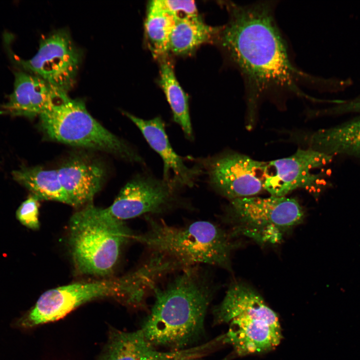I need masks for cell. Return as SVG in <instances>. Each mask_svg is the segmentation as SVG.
Returning <instances> with one entry per match:
<instances>
[{
	"instance_id": "obj_1",
	"label": "cell",
	"mask_w": 360,
	"mask_h": 360,
	"mask_svg": "<svg viewBox=\"0 0 360 360\" xmlns=\"http://www.w3.org/2000/svg\"><path fill=\"white\" fill-rule=\"evenodd\" d=\"M275 5L272 2L227 4L228 20L220 28L217 38L229 62L243 78L252 122L263 99L304 96V84H324L323 80L308 76L292 62L274 18Z\"/></svg>"
},
{
	"instance_id": "obj_2",
	"label": "cell",
	"mask_w": 360,
	"mask_h": 360,
	"mask_svg": "<svg viewBox=\"0 0 360 360\" xmlns=\"http://www.w3.org/2000/svg\"><path fill=\"white\" fill-rule=\"evenodd\" d=\"M211 273L200 265L177 272L154 290V301L142 328L154 346L183 350L200 336L216 290Z\"/></svg>"
},
{
	"instance_id": "obj_3",
	"label": "cell",
	"mask_w": 360,
	"mask_h": 360,
	"mask_svg": "<svg viewBox=\"0 0 360 360\" xmlns=\"http://www.w3.org/2000/svg\"><path fill=\"white\" fill-rule=\"evenodd\" d=\"M146 220L147 230L134 238L150 252L174 258L186 268L205 264L231 271L232 252L236 244L218 225L199 220L178 227L152 216Z\"/></svg>"
},
{
	"instance_id": "obj_4",
	"label": "cell",
	"mask_w": 360,
	"mask_h": 360,
	"mask_svg": "<svg viewBox=\"0 0 360 360\" xmlns=\"http://www.w3.org/2000/svg\"><path fill=\"white\" fill-rule=\"evenodd\" d=\"M214 313L217 322L228 326L224 342L239 356L272 350L282 338L276 314L258 292L244 283L230 284Z\"/></svg>"
},
{
	"instance_id": "obj_5",
	"label": "cell",
	"mask_w": 360,
	"mask_h": 360,
	"mask_svg": "<svg viewBox=\"0 0 360 360\" xmlns=\"http://www.w3.org/2000/svg\"><path fill=\"white\" fill-rule=\"evenodd\" d=\"M68 244L76 270L84 274H111L122 246L134 237L122 220L92 204L74 213L69 226Z\"/></svg>"
},
{
	"instance_id": "obj_6",
	"label": "cell",
	"mask_w": 360,
	"mask_h": 360,
	"mask_svg": "<svg viewBox=\"0 0 360 360\" xmlns=\"http://www.w3.org/2000/svg\"><path fill=\"white\" fill-rule=\"evenodd\" d=\"M147 280L139 268L120 278L79 282L49 290L39 298L34 308L20 320L30 328L58 320L81 305L98 298H112L124 304L144 306Z\"/></svg>"
},
{
	"instance_id": "obj_7",
	"label": "cell",
	"mask_w": 360,
	"mask_h": 360,
	"mask_svg": "<svg viewBox=\"0 0 360 360\" xmlns=\"http://www.w3.org/2000/svg\"><path fill=\"white\" fill-rule=\"evenodd\" d=\"M40 117L43 131L52 140L110 152L130 161H143L129 146L96 120L82 100L71 99L66 92H62Z\"/></svg>"
},
{
	"instance_id": "obj_8",
	"label": "cell",
	"mask_w": 360,
	"mask_h": 360,
	"mask_svg": "<svg viewBox=\"0 0 360 360\" xmlns=\"http://www.w3.org/2000/svg\"><path fill=\"white\" fill-rule=\"evenodd\" d=\"M304 213L294 198L250 196L230 200L222 216L234 237L246 236L260 244L280 242L286 232L304 220Z\"/></svg>"
},
{
	"instance_id": "obj_9",
	"label": "cell",
	"mask_w": 360,
	"mask_h": 360,
	"mask_svg": "<svg viewBox=\"0 0 360 360\" xmlns=\"http://www.w3.org/2000/svg\"><path fill=\"white\" fill-rule=\"evenodd\" d=\"M183 187L174 179L160 178L149 173L140 174L122 188L113 203L106 209L112 216L123 221L184 208L188 204L180 195Z\"/></svg>"
},
{
	"instance_id": "obj_10",
	"label": "cell",
	"mask_w": 360,
	"mask_h": 360,
	"mask_svg": "<svg viewBox=\"0 0 360 360\" xmlns=\"http://www.w3.org/2000/svg\"><path fill=\"white\" fill-rule=\"evenodd\" d=\"M268 162L234 152H226L199 160L208 183L230 200L253 196L264 189Z\"/></svg>"
},
{
	"instance_id": "obj_11",
	"label": "cell",
	"mask_w": 360,
	"mask_h": 360,
	"mask_svg": "<svg viewBox=\"0 0 360 360\" xmlns=\"http://www.w3.org/2000/svg\"><path fill=\"white\" fill-rule=\"evenodd\" d=\"M80 60V51L64 30L53 32L42 40L32 58L24 60L15 56L16 64L24 70L66 92L75 84Z\"/></svg>"
},
{
	"instance_id": "obj_12",
	"label": "cell",
	"mask_w": 360,
	"mask_h": 360,
	"mask_svg": "<svg viewBox=\"0 0 360 360\" xmlns=\"http://www.w3.org/2000/svg\"><path fill=\"white\" fill-rule=\"evenodd\" d=\"M332 157L310 148L298 149L292 156L268 162L264 189L271 196H285L299 188L318 194L324 184L314 170L328 164Z\"/></svg>"
},
{
	"instance_id": "obj_13",
	"label": "cell",
	"mask_w": 360,
	"mask_h": 360,
	"mask_svg": "<svg viewBox=\"0 0 360 360\" xmlns=\"http://www.w3.org/2000/svg\"><path fill=\"white\" fill-rule=\"evenodd\" d=\"M139 128L150 146L161 157L164 164L163 178L174 179L184 187L193 186L196 178L202 172L198 164L188 167L184 159L174 150L166 134L164 123L160 116L144 120L124 113Z\"/></svg>"
},
{
	"instance_id": "obj_14",
	"label": "cell",
	"mask_w": 360,
	"mask_h": 360,
	"mask_svg": "<svg viewBox=\"0 0 360 360\" xmlns=\"http://www.w3.org/2000/svg\"><path fill=\"white\" fill-rule=\"evenodd\" d=\"M62 92L30 72H15L14 90L8 102L1 106L0 114L40 116Z\"/></svg>"
},
{
	"instance_id": "obj_15",
	"label": "cell",
	"mask_w": 360,
	"mask_h": 360,
	"mask_svg": "<svg viewBox=\"0 0 360 360\" xmlns=\"http://www.w3.org/2000/svg\"><path fill=\"white\" fill-rule=\"evenodd\" d=\"M58 171L69 204L74 206H82L92 200L100 188L104 173L100 164L84 156L71 158Z\"/></svg>"
},
{
	"instance_id": "obj_16",
	"label": "cell",
	"mask_w": 360,
	"mask_h": 360,
	"mask_svg": "<svg viewBox=\"0 0 360 360\" xmlns=\"http://www.w3.org/2000/svg\"><path fill=\"white\" fill-rule=\"evenodd\" d=\"M191 352L158 350L140 329L134 332L112 330L100 360H176L188 358Z\"/></svg>"
},
{
	"instance_id": "obj_17",
	"label": "cell",
	"mask_w": 360,
	"mask_h": 360,
	"mask_svg": "<svg viewBox=\"0 0 360 360\" xmlns=\"http://www.w3.org/2000/svg\"><path fill=\"white\" fill-rule=\"evenodd\" d=\"M310 148L333 156L360 158V116L332 128L320 129L309 139Z\"/></svg>"
},
{
	"instance_id": "obj_18",
	"label": "cell",
	"mask_w": 360,
	"mask_h": 360,
	"mask_svg": "<svg viewBox=\"0 0 360 360\" xmlns=\"http://www.w3.org/2000/svg\"><path fill=\"white\" fill-rule=\"evenodd\" d=\"M220 28L206 24L198 15L176 18L168 44V52L192 54L202 44L216 40Z\"/></svg>"
},
{
	"instance_id": "obj_19",
	"label": "cell",
	"mask_w": 360,
	"mask_h": 360,
	"mask_svg": "<svg viewBox=\"0 0 360 360\" xmlns=\"http://www.w3.org/2000/svg\"><path fill=\"white\" fill-rule=\"evenodd\" d=\"M160 76V84L172 109L174 121L187 139L193 140L188 96L176 78L172 64L166 57L161 58Z\"/></svg>"
},
{
	"instance_id": "obj_20",
	"label": "cell",
	"mask_w": 360,
	"mask_h": 360,
	"mask_svg": "<svg viewBox=\"0 0 360 360\" xmlns=\"http://www.w3.org/2000/svg\"><path fill=\"white\" fill-rule=\"evenodd\" d=\"M14 178L39 200H55L69 204L58 170L23 168L12 172Z\"/></svg>"
},
{
	"instance_id": "obj_21",
	"label": "cell",
	"mask_w": 360,
	"mask_h": 360,
	"mask_svg": "<svg viewBox=\"0 0 360 360\" xmlns=\"http://www.w3.org/2000/svg\"><path fill=\"white\" fill-rule=\"evenodd\" d=\"M176 18L164 9L160 0L148 4L144 30L149 48L156 58H164L168 52L170 38Z\"/></svg>"
},
{
	"instance_id": "obj_22",
	"label": "cell",
	"mask_w": 360,
	"mask_h": 360,
	"mask_svg": "<svg viewBox=\"0 0 360 360\" xmlns=\"http://www.w3.org/2000/svg\"><path fill=\"white\" fill-rule=\"evenodd\" d=\"M39 200L32 194L21 204L16 211V218L21 224L32 230H37L40 227Z\"/></svg>"
},
{
	"instance_id": "obj_23",
	"label": "cell",
	"mask_w": 360,
	"mask_h": 360,
	"mask_svg": "<svg viewBox=\"0 0 360 360\" xmlns=\"http://www.w3.org/2000/svg\"><path fill=\"white\" fill-rule=\"evenodd\" d=\"M164 9L176 18L198 14L193 0H160Z\"/></svg>"
},
{
	"instance_id": "obj_24",
	"label": "cell",
	"mask_w": 360,
	"mask_h": 360,
	"mask_svg": "<svg viewBox=\"0 0 360 360\" xmlns=\"http://www.w3.org/2000/svg\"><path fill=\"white\" fill-rule=\"evenodd\" d=\"M332 114L360 112V94L351 100L342 101L331 108Z\"/></svg>"
},
{
	"instance_id": "obj_25",
	"label": "cell",
	"mask_w": 360,
	"mask_h": 360,
	"mask_svg": "<svg viewBox=\"0 0 360 360\" xmlns=\"http://www.w3.org/2000/svg\"><path fill=\"white\" fill-rule=\"evenodd\" d=\"M176 360H194L190 359L189 358H179V359Z\"/></svg>"
}]
</instances>
